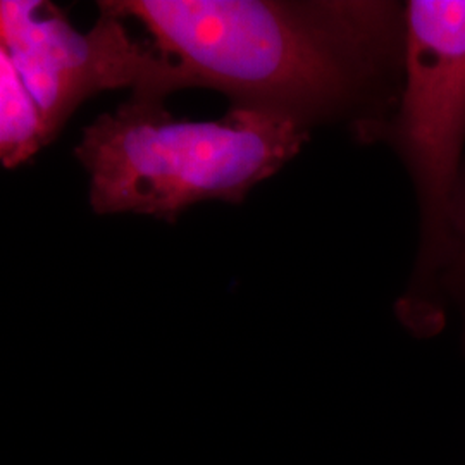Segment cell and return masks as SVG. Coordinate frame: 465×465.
I'll return each mask as SVG.
<instances>
[{
    "label": "cell",
    "instance_id": "5b68a950",
    "mask_svg": "<svg viewBox=\"0 0 465 465\" xmlns=\"http://www.w3.org/2000/svg\"><path fill=\"white\" fill-rule=\"evenodd\" d=\"M49 143L44 119L11 55L0 45V166L26 164Z\"/></svg>",
    "mask_w": 465,
    "mask_h": 465
},
{
    "label": "cell",
    "instance_id": "277c9868",
    "mask_svg": "<svg viewBox=\"0 0 465 465\" xmlns=\"http://www.w3.org/2000/svg\"><path fill=\"white\" fill-rule=\"evenodd\" d=\"M0 45L17 67L50 142L94 95L132 90V97L166 100L188 90L183 73L100 2L95 25L78 32L50 2L0 0Z\"/></svg>",
    "mask_w": 465,
    "mask_h": 465
},
{
    "label": "cell",
    "instance_id": "8992f818",
    "mask_svg": "<svg viewBox=\"0 0 465 465\" xmlns=\"http://www.w3.org/2000/svg\"><path fill=\"white\" fill-rule=\"evenodd\" d=\"M438 297L443 314L449 302H453L459 307L464 317L465 328V166L453 200L449 249L440 276Z\"/></svg>",
    "mask_w": 465,
    "mask_h": 465
},
{
    "label": "cell",
    "instance_id": "3957f363",
    "mask_svg": "<svg viewBox=\"0 0 465 465\" xmlns=\"http://www.w3.org/2000/svg\"><path fill=\"white\" fill-rule=\"evenodd\" d=\"M381 142L407 169L419 214L416 262L397 316L426 336L443 319L438 286L465 166V0L405 4L401 88Z\"/></svg>",
    "mask_w": 465,
    "mask_h": 465
},
{
    "label": "cell",
    "instance_id": "6da1fadb",
    "mask_svg": "<svg viewBox=\"0 0 465 465\" xmlns=\"http://www.w3.org/2000/svg\"><path fill=\"white\" fill-rule=\"evenodd\" d=\"M188 88L312 132L380 143L399 100L405 4L393 0H109Z\"/></svg>",
    "mask_w": 465,
    "mask_h": 465
},
{
    "label": "cell",
    "instance_id": "7a4b0ae2",
    "mask_svg": "<svg viewBox=\"0 0 465 465\" xmlns=\"http://www.w3.org/2000/svg\"><path fill=\"white\" fill-rule=\"evenodd\" d=\"M309 138L299 124L252 109L190 121L173 116L166 100L130 95L84 128L74 153L88 173L97 214L173 223L202 202L242 203Z\"/></svg>",
    "mask_w": 465,
    "mask_h": 465
}]
</instances>
